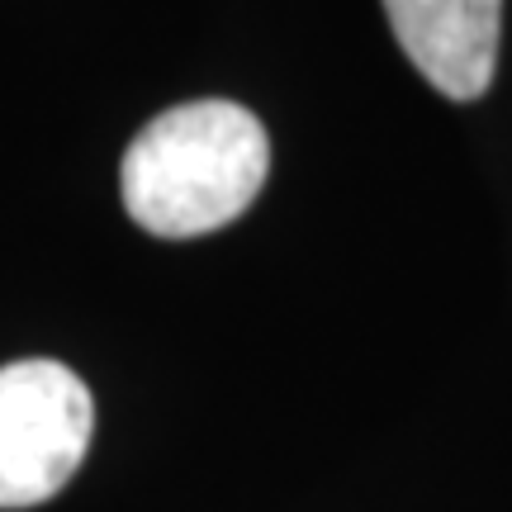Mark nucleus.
I'll list each match as a JSON object with an SVG mask.
<instances>
[{
    "instance_id": "7ed1b4c3",
    "label": "nucleus",
    "mask_w": 512,
    "mask_h": 512,
    "mask_svg": "<svg viewBox=\"0 0 512 512\" xmlns=\"http://www.w3.org/2000/svg\"><path fill=\"white\" fill-rule=\"evenodd\" d=\"M403 57L437 95L470 105L494 86L503 0H380Z\"/></svg>"
},
{
    "instance_id": "f257e3e1",
    "label": "nucleus",
    "mask_w": 512,
    "mask_h": 512,
    "mask_svg": "<svg viewBox=\"0 0 512 512\" xmlns=\"http://www.w3.org/2000/svg\"><path fill=\"white\" fill-rule=\"evenodd\" d=\"M271 176V138L233 100L171 105L119 166L128 219L152 238H204L242 219Z\"/></svg>"
},
{
    "instance_id": "f03ea898",
    "label": "nucleus",
    "mask_w": 512,
    "mask_h": 512,
    "mask_svg": "<svg viewBox=\"0 0 512 512\" xmlns=\"http://www.w3.org/2000/svg\"><path fill=\"white\" fill-rule=\"evenodd\" d=\"M95 437V399L72 366L34 356L0 366V508L57 498Z\"/></svg>"
}]
</instances>
